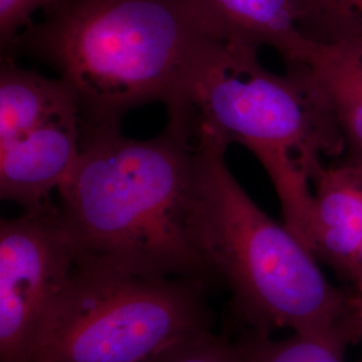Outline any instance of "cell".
Returning <instances> with one entry per match:
<instances>
[{"label": "cell", "instance_id": "cell-17", "mask_svg": "<svg viewBox=\"0 0 362 362\" xmlns=\"http://www.w3.org/2000/svg\"><path fill=\"white\" fill-rule=\"evenodd\" d=\"M358 362H362V360H361V361H358Z\"/></svg>", "mask_w": 362, "mask_h": 362}, {"label": "cell", "instance_id": "cell-8", "mask_svg": "<svg viewBox=\"0 0 362 362\" xmlns=\"http://www.w3.org/2000/svg\"><path fill=\"white\" fill-rule=\"evenodd\" d=\"M79 112L52 118L11 143L0 145V197L23 209L38 208L59 191L81 153Z\"/></svg>", "mask_w": 362, "mask_h": 362}, {"label": "cell", "instance_id": "cell-2", "mask_svg": "<svg viewBox=\"0 0 362 362\" xmlns=\"http://www.w3.org/2000/svg\"><path fill=\"white\" fill-rule=\"evenodd\" d=\"M220 35L230 34L194 0H57L6 52L54 69L77 97L82 128H91L121 125L143 105L165 106Z\"/></svg>", "mask_w": 362, "mask_h": 362}, {"label": "cell", "instance_id": "cell-4", "mask_svg": "<svg viewBox=\"0 0 362 362\" xmlns=\"http://www.w3.org/2000/svg\"><path fill=\"white\" fill-rule=\"evenodd\" d=\"M224 155L194 149L187 208L188 233L209 275L228 287L247 330L341 338L353 290L326 279L309 248L248 196Z\"/></svg>", "mask_w": 362, "mask_h": 362}, {"label": "cell", "instance_id": "cell-7", "mask_svg": "<svg viewBox=\"0 0 362 362\" xmlns=\"http://www.w3.org/2000/svg\"><path fill=\"white\" fill-rule=\"evenodd\" d=\"M311 206L299 240L362 294V161L325 163L311 181Z\"/></svg>", "mask_w": 362, "mask_h": 362}, {"label": "cell", "instance_id": "cell-11", "mask_svg": "<svg viewBox=\"0 0 362 362\" xmlns=\"http://www.w3.org/2000/svg\"><path fill=\"white\" fill-rule=\"evenodd\" d=\"M305 67L332 106L342 130L345 155L362 161V74L348 52L334 42L313 40Z\"/></svg>", "mask_w": 362, "mask_h": 362}, {"label": "cell", "instance_id": "cell-14", "mask_svg": "<svg viewBox=\"0 0 362 362\" xmlns=\"http://www.w3.org/2000/svg\"><path fill=\"white\" fill-rule=\"evenodd\" d=\"M152 362H247L236 341L215 336L212 332L194 337L167 350Z\"/></svg>", "mask_w": 362, "mask_h": 362}, {"label": "cell", "instance_id": "cell-5", "mask_svg": "<svg viewBox=\"0 0 362 362\" xmlns=\"http://www.w3.org/2000/svg\"><path fill=\"white\" fill-rule=\"evenodd\" d=\"M204 287L79 257L34 362H152L211 332Z\"/></svg>", "mask_w": 362, "mask_h": 362}, {"label": "cell", "instance_id": "cell-10", "mask_svg": "<svg viewBox=\"0 0 362 362\" xmlns=\"http://www.w3.org/2000/svg\"><path fill=\"white\" fill-rule=\"evenodd\" d=\"M79 112L77 97L61 78H47L13 62L0 71V145L52 118Z\"/></svg>", "mask_w": 362, "mask_h": 362}, {"label": "cell", "instance_id": "cell-15", "mask_svg": "<svg viewBox=\"0 0 362 362\" xmlns=\"http://www.w3.org/2000/svg\"><path fill=\"white\" fill-rule=\"evenodd\" d=\"M338 334L348 346L362 344V294L353 291L349 310L338 326Z\"/></svg>", "mask_w": 362, "mask_h": 362}, {"label": "cell", "instance_id": "cell-16", "mask_svg": "<svg viewBox=\"0 0 362 362\" xmlns=\"http://www.w3.org/2000/svg\"><path fill=\"white\" fill-rule=\"evenodd\" d=\"M35 1V6L38 10H46L47 7H50L52 4H54L57 0H34Z\"/></svg>", "mask_w": 362, "mask_h": 362}, {"label": "cell", "instance_id": "cell-9", "mask_svg": "<svg viewBox=\"0 0 362 362\" xmlns=\"http://www.w3.org/2000/svg\"><path fill=\"white\" fill-rule=\"evenodd\" d=\"M227 34L255 47H272L286 69L302 66L313 47L299 25L294 0H194Z\"/></svg>", "mask_w": 362, "mask_h": 362}, {"label": "cell", "instance_id": "cell-1", "mask_svg": "<svg viewBox=\"0 0 362 362\" xmlns=\"http://www.w3.org/2000/svg\"><path fill=\"white\" fill-rule=\"evenodd\" d=\"M258 52L236 37L212 39L165 105L167 127L194 149L239 144L252 152L279 197L286 226L296 230L309 212L315 170L345 155L346 143L309 71L274 73Z\"/></svg>", "mask_w": 362, "mask_h": 362}, {"label": "cell", "instance_id": "cell-6", "mask_svg": "<svg viewBox=\"0 0 362 362\" xmlns=\"http://www.w3.org/2000/svg\"><path fill=\"white\" fill-rule=\"evenodd\" d=\"M79 251L52 202L0 223V362H34Z\"/></svg>", "mask_w": 362, "mask_h": 362}, {"label": "cell", "instance_id": "cell-3", "mask_svg": "<svg viewBox=\"0 0 362 362\" xmlns=\"http://www.w3.org/2000/svg\"><path fill=\"white\" fill-rule=\"evenodd\" d=\"M194 149L165 127L136 140L121 125L82 128L81 153L59 188V208L79 257L152 278L207 284L188 233Z\"/></svg>", "mask_w": 362, "mask_h": 362}, {"label": "cell", "instance_id": "cell-12", "mask_svg": "<svg viewBox=\"0 0 362 362\" xmlns=\"http://www.w3.org/2000/svg\"><path fill=\"white\" fill-rule=\"evenodd\" d=\"M236 345L247 362H345L348 348L338 337L293 334L272 339L251 330H246Z\"/></svg>", "mask_w": 362, "mask_h": 362}, {"label": "cell", "instance_id": "cell-13", "mask_svg": "<svg viewBox=\"0 0 362 362\" xmlns=\"http://www.w3.org/2000/svg\"><path fill=\"white\" fill-rule=\"evenodd\" d=\"M299 25L317 42L361 40L362 0H294Z\"/></svg>", "mask_w": 362, "mask_h": 362}]
</instances>
